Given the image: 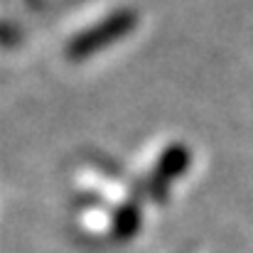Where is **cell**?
Masks as SVG:
<instances>
[{"instance_id": "obj_1", "label": "cell", "mask_w": 253, "mask_h": 253, "mask_svg": "<svg viewBox=\"0 0 253 253\" xmlns=\"http://www.w3.org/2000/svg\"><path fill=\"white\" fill-rule=\"evenodd\" d=\"M138 25V12L133 7H123L111 12L106 20L96 22L93 27L84 30L82 35H77L69 44H67V57L72 62H84L88 57H93L96 52L111 47L113 42L128 37Z\"/></svg>"}, {"instance_id": "obj_2", "label": "cell", "mask_w": 253, "mask_h": 253, "mask_svg": "<svg viewBox=\"0 0 253 253\" xmlns=\"http://www.w3.org/2000/svg\"><path fill=\"white\" fill-rule=\"evenodd\" d=\"M192 163V153L184 143H172L163 150V155L158 158L155 168L150 172V177L145 179V192L153 202H165L169 192V184L174 179H179Z\"/></svg>"}, {"instance_id": "obj_3", "label": "cell", "mask_w": 253, "mask_h": 253, "mask_svg": "<svg viewBox=\"0 0 253 253\" xmlns=\"http://www.w3.org/2000/svg\"><path fill=\"white\" fill-rule=\"evenodd\" d=\"M140 221H143V214H140V207L135 202H126L116 214H113V221H111V229H113V236L121 239V241H128L138 234L140 229Z\"/></svg>"}, {"instance_id": "obj_4", "label": "cell", "mask_w": 253, "mask_h": 253, "mask_svg": "<svg viewBox=\"0 0 253 253\" xmlns=\"http://www.w3.org/2000/svg\"><path fill=\"white\" fill-rule=\"evenodd\" d=\"M20 40L17 30H12L10 25H0V44H15Z\"/></svg>"}, {"instance_id": "obj_5", "label": "cell", "mask_w": 253, "mask_h": 253, "mask_svg": "<svg viewBox=\"0 0 253 253\" xmlns=\"http://www.w3.org/2000/svg\"><path fill=\"white\" fill-rule=\"evenodd\" d=\"M30 2H35V0H30Z\"/></svg>"}]
</instances>
